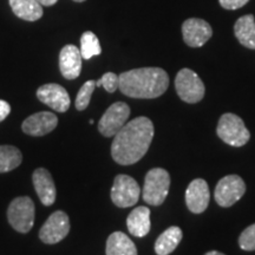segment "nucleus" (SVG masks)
<instances>
[{
    "label": "nucleus",
    "instance_id": "31",
    "mask_svg": "<svg viewBox=\"0 0 255 255\" xmlns=\"http://www.w3.org/2000/svg\"><path fill=\"white\" fill-rule=\"evenodd\" d=\"M75 1H77V2H83V1H85V0H75Z\"/></svg>",
    "mask_w": 255,
    "mask_h": 255
},
{
    "label": "nucleus",
    "instance_id": "4",
    "mask_svg": "<svg viewBox=\"0 0 255 255\" xmlns=\"http://www.w3.org/2000/svg\"><path fill=\"white\" fill-rule=\"evenodd\" d=\"M216 132L223 142L232 146L245 145L251 138V133L244 121L234 114L222 115Z\"/></svg>",
    "mask_w": 255,
    "mask_h": 255
},
{
    "label": "nucleus",
    "instance_id": "16",
    "mask_svg": "<svg viewBox=\"0 0 255 255\" xmlns=\"http://www.w3.org/2000/svg\"><path fill=\"white\" fill-rule=\"evenodd\" d=\"M34 189L44 206H52L56 201L57 191L53 178L49 173V170L44 168H39L34 170L32 175Z\"/></svg>",
    "mask_w": 255,
    "mask_h": 255
},
{
    "label": "nucleus",
    "instance_id": "3",
    "mask_svg": "<svg viewBox=\"0 0 255 255\" xmlns=\"http://www.w3.org/2000/svg\"><path fill=\"white\" fill-rule=\"evenodd\" d=\"M170 187V176L162 168L148 171L143 187V200L150 206H161L167 199Z\"/></svg>",
    "mask_w": 255,
    "mask_h": 255
},
{
    "label": "nucleus",
    "instance_id": "28",
    "mask_svg": "<svg viewBox=\"0 0 255 255\" xmlns=\"http://www.w3.org/2000/svg\"><path fill=\"white\" fill-rule=\"evenodd\" d=\"M11 113V105L6 101L0 100V122H2Z\"/></svg>",
    "mask_w": 255,
    "mask_h": 255
},
{
    "label": "nucleus",
    "instance_id": "30",
    "mask_svg": "<svg viewBox=\"0 0 255 255\" xmlns=\"http://www.w3.org/2000/svg\"><path fill=\"white\" fill-rule=\"evenodd\" d=\"M205 255H225V254L220 253V252H218V251H212V252H208V253Z\"/></svg>",
    "mask_w": 255,
    "mask_h": 255
},
{
    "label": "nucleus",
    "instance_id": "1",
    "mask_svg": "<svg viewBox=\"0 0 255 255\" xmlns=\"http://www.w3.org/2000/svg\"><path fill=\"white\" fill-rule=\"evenodd\" d=\"M154 137V124L146 117L126 123L114 136L111 156L119 164L130 165L136 163L146 154Z\"/></svg>",
    "mask_w": 255,
    "mask_h": 255
},
{
    "label": "nucleus",
    "instance_id": "17",
    "mask_svg": "<svg viewBox=\"0 0 255 255\" xmlns=\"http://www.w3.org/2000/svg\"><path fill=\"white\" fill-rule=\"evenodd\" d=\"M128 231L136 238H143L150 232V209L148 207H137L127 219Z\"/></svg>",
    "mask_w": 255,
    "mask_h": 255
},
{
    "label": "nucleus",
    "instance_id": "13",
    "mask_svg": "<svg viewBox=\"0 0 255 255\" xmlns=\"http://www.w3.org/2000/svg\"><path fill=\"white\" fill-rule=\"evenodd\" d=\"M209 187L205 180L196 178L190 182L186 191V203L188 209L194 214H201L209 205Z\"/></svg>",
    "mask_w": 255,
    "mask_h": 255
},
{
    "label": "nucleus",
    "instance_id": "29",
    "mask_svg": "<svg viewBox=\"0 0 255 255\" xmlns=\"http://www.w3.org/2000/svg\"><path fill=\"white\" fill-rule=\"evenodd\" d=\"M38 2H39L40 5H44V6H52L55 5L58 0H37Z\"/></svg>",
    "mask_w": 255,
    "mask_h": 255
},
{
    "label": "nucleus",
    "instance_id": "14",
    "mask_svg": "<svg viewBox=\"0 0 255 255\" xmlns=\"http://www.w3.org/2000/svg\"><path fill=\"white\" fill-rule=\"evenodd\" d=\"M57 124H58V119L55 114L41 111L27 117L23 122L21 129L26 135L44 136L56 129Z\"/></svg>",
    "mask_w": 255,
    "mask_h": 255
},
{
    "label": "nucleus",
    "instance_id": "8",
    "mask_svg": "<svg viewBox=\"0 0 255 255\" xmlns=\"http://www.w3.org/2000/svg\"><path fill=\"white\" fill-rule=\"evenodd\" d=\"M130 116V108L123 102H116L108 108L98 122V130L105 137H114L126 126Z\"/></svg>",
    "mask_w": 255,
    "mask_h": 255
},
{
    "label": "nucleus",
    "instance_id": "15",
    "mask_svg": "<svg viewBox=\"0 0 255 255\" xmlns=\"http://www.w3.org/2000/svg\"><path fill=\"white\" fill-rule=\"evenodd\" d=\"M81 49L75 45H65L59 53V69L63 77L76 79L82 71Z\"/></svg>",
    "mask_w": 255,
    "mask_h": 255
},
{
    "label": "nucleus",
    "instance_id": "27",
    "mask_svg": "<svg viewBox=\"0 0 255 255\" xmlns=\"http://www.w3.org/2000/svg\"><path fill=\"white\" fill-rule=\"evenodd\" d=\"M220 5L226 9H238L247 4L250 0H219Z\"/></svg>",
    "mask_w": 255,
    "mask_h": 255
},
{
    "label": "nucleus",
    "instance_id": "24",
    "mask_svg": "<svg viewBox=\"0 0 255 255\" xmlns=\"http://www.w3.org/2000/svg\"><path fill=\"white\" fill-rule=\"evenodd\" d=\"M96 88L95 81H88L84 83V85L78 91L77 98H76V109L79 111L85 110L89 107L91 101V96L94 94V90Z\"/></svg>",
    "mask_w": 255,
    "mask_h": 255
},
{
    "label": "nucleus",
    "instance_id": "7",
    "mask_svg": "<svg viewBox=\"0 0 255 255\" xmlns=\"http://www.w3.org/2000/svg\"><path fill=\"white\" fill-rule=\"evenodd\" d=\"M141 195L138 183L128 175H117L111 188V200L120 208H128L137 203Z\"/></svg>",
    "mask_w": 255,
    "mask_h": 255
},
{
    "label": "nucleus",
    "instance_id": "26",
    "mask_svg": "<svg viewBox=\"0 0 255 255\" xmlns=\"http://www.w3.org/2000/svg\"><path fill=\"white\" fill-rule=\"evenodd\" d=\"M96 87H103L108 92L113 94L120 87V77L114 72H107L101 79L96 81Z\"/></svg>",
    "mask_w": 255,
    "mask_h": 255
},
{
    "label": "nucleus",
    "instance_id": "21",
    "mask_svg": "<svg viewBox=\"0 0 255 255\" xmlns=\"http://www.w3.org/2000/svg\"><path fill=\"white\" fill-rule=\"evenodd\" d=\"M13 13L27 21H36L43 17V7L37 0H9Z\"/></svg>",
    "mask_w": 255,
    "mask_h": 255
},
{
    "label": "nucleus",
    "instance_id": "25",
    "mask_svg": "<svg viewBox=\"0 0 255 255\" xmlns=\"http://www.w3.org/2000/svg\"><path fill=\"white\" fill-rule=\"evenodd\" d=\"M239 246L244 251H255V223L241 233Z\"/></svg>",
    "mask_w": 255,
    "mask_h": 255
},
{
    "label": "nucleus",
    "instance_id": "20",
    "mask_svg": "<svg viewBox=\"0 0 255 255\" xmlns=\"http://www.w3.org/2000/svg\"><path fill=\"white\" fill-rule=\"evenodd\" d=\"M182 240V231L176 226L169 227L162 233L155 242V252L157 255H169L176 250Z\"/></svg>",
    "mask_w": 255,
    "mask_h": 255
},
{
    "label": "nucleus",
    "instance_id": "10",
    "mask_svg": "<svg viewBox=\"0 0 255 255\" xmlns=\"http://www.w3.org/2000/svg\"><path fill=\"white\" fill-rule=\"evenodd\" d=\"M70 232V220L66 213L63 210H57L46 220L43 227L40 228L39 238L44 244H58L68 237Z\"/></svg>",
    "mask_w": 255,
    "mask_h": 255
},
{
    "label": "nucleus",
    "instance_id": "9",
    "mask_svg": "<svg viewBox=\"0 0 255 255\" xmlns=\"http://www.w3.org/2000/svg\"><path fill=\"white\" fill-rule=\"evenodd\" d=\"M246 193V183L238 175H228L218 182L215 188V201L221 207H231Z\"/></svg>",
    "mask_w": 255,
    "mask_h": 255
},
{
    "label": "nucleus",
    "instance_id": "12",
    "mask_svg": "<svg viewBox=\"0 0 255 255\" xmlns=\"http://www.w3.org/2000/svg\"><path fill=\"white\" fill-rule=\"evenodd\" d=\"M37 97L41 103L46 104L57 113H65L71 104L68 91L58 84L41 85L37 90Z\"/></svg>",
    "mask_w": 255,
    "mask_h": 255
},
{
    "label": "nucleus",
    "instance_id": "19",
    "mask_svg": "<svg viewBox=\"0 0 255 255\" xmlns=\"http://www.w3.org/2000/svg\"><path fill=\"white\" fill-rule=\"evenodd\" d=\"M107 255H137L135 244L122 232H115L108 238Z\"/></svg>",
    "mask_w": 255,
    "mask_h": 255
},
{
    "label": "nucleus",
    "instance_id": "5",
    "mask_svg": "<svg viewBox=\"0 0 255 255\" xmlns=\"http://www.w3.org/2000/svg\"><path fill=\"white\" fill-rule=\"evenodd\" d=\"M9 225L19 233H28L34 223V203L30 197H17L9 203L7 209Z\"/></svg>",
    "mask_w": 255,
    "mask_h": 255
},
{
    "label": "nucleus",
    "instance_id": "23",
    "mask_svg": "<svg viewBox=\"0 0 255 255\" xmlns=\"http://www.w3.org/2000/svg\"><path fill=\"white\" fill-rule=\"evenodd\" d=\"M102 47L100 40L94 32L87 31L81 38V53L84 59H90L94 56L101 55Z\"/></svg>",
    "mask_w": 255,
    "mask_h": 255
},
{
    "label": "nucleus",
    "instance_id": "22",
    "mask_svg": "<svg viewBox=\"0 0 255 255\" xmlns=\"http://www.w3.org/2000/svg\"><path fill=\"white\" fill-rule=\"evenodd\" d=\"M23 159L20 150L13 145H0V173H7L19 167Z\"/></svg>",
    "mask_w": 255,
    "mask_h": 255
},
{
    "label": "nucleus",
    "instance_id": "18",
    "mask_svg": "<svg viewBox=\"0 0 255 255\" xmlns=\"http://www.w3.org/2000/svg\"><path fill=\"white\" fill-rule=\"evenodd\" d=\"M234 33L238 40L248 49L255 50V19L253 14L239 18L234 25Z\"/></svg>",
    "mask_w": 255,
    "mask_h": 255
},
{
    "label": "nucleus",
    "instance_id": "6",
    "mask_svg": "<svg viewBox=\"0 0 255 255\" xmlns=\"http://www.w3.org/2000/svg\"><path fill=\"white\" fill-rule=\"evenodd\" d=\"M175 89L178 97L186 103H197L205 96V84L193 70L182 69L175 78Z\"/></svg>",
    "mask_w": 255,
    "mask_h": 255
},
{
    "label": "nucleus",
    "instance_id": "2",
    "mask_svg": "<svg viewBox=\"0 0 255 255\" xmlns=\"http://www.w3.org/2000/svg\"><path fill=\"white\" fill-rule=\"evenodd\" d=\"M119 89L131 98H157L169 87L168 73L161 68H141L123 72Z\"/></svg>",
    "mask_w": 255,
    "mask_h": 255
},
{
    "label": "nucleus",
    "instance_id": "11",
    "mask_svg": "<svg viewBox=\"0 0 255 255\" xmlns=\"http://www.w3.org/2000/svg\"><path fill=\"white\" fill-rule=\"evenodd\" d=\"M182 34L188 46L201 47L210 39L213 30L203 19L190 18L187 19L182 25Z\"/></svg>",
    "mask_w": 255,
    "mask_h": 255
}]
</instances>
